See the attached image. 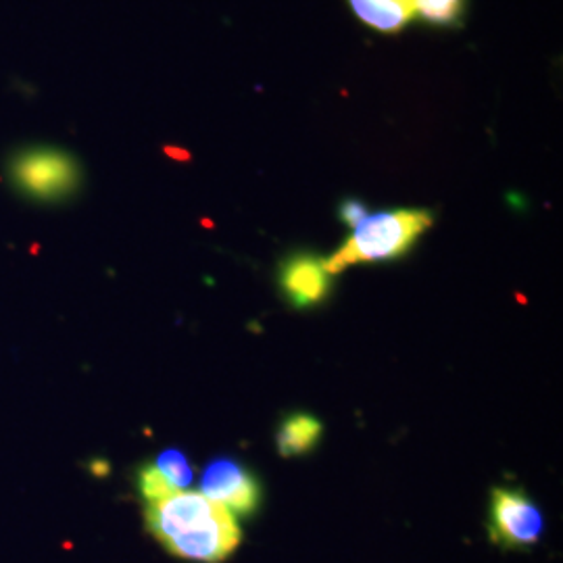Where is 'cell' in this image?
Masks as SVG:
<instances>
[{
    "instance_id": "obj_2",
    "label": "cell",
    "mask_w": 563,
    "mask_h": 563,
    "mask_svg": "<svg viewBox=\"0 0 563 563\" xmlns=\"http://www.w3.org/2000/svg\"><path fill=\"white\" fill-rule=\"evenodd\" d=\"M432 222V213L423 209H399L367 216L353 228L351 239L328 262H323L325 272L339 274L351 265L401 257Z\"/></svg>"
},
{
    "instance_id": "obj_8",
    "label": "cell",
    "mask_w": 563,
    "mask_h": 563,
    "mask_svg": "<svg viewBox=\"0 0 563 563\" xmlns=\"http://www.w3.org/2000/svg\"><path fill=\"white\" fill-rule=\"evenodd\" d=\"M322 437V423L311 416H290L286 418L278 430L276 443L284 457H295L311 451Z\"/></svg>"
},
{
    "instance_id": "obj_12",
    "label": "cell",
    "mask_w": 563,
    "mask_h": 563,
    "mask_svg": "<svg viewBox=\"0 0 563 563\" xmlns=\"http://www.w3.org/2000/svg\"><path fill=\"white\" fill-rule=\"evenodd\" d=\"M339 216H341L342 222L346 223V225L355 228L357 223L367 218V209H365V205L362 201H353L351 199V201L342 202Z\"/></svg>"
},
{
    "instance_id": "obj_7",
    "label": "cell",
    "mask_w": 563,
    "mask_h": 563,
    "mask_svg": "<svg viewBox=\"0 0 563 563\" xmlns=\"http://www.w3.org/2000/svg\"><path fill=\"white\" fill-rule=\"evenodd\" d=\"M353 13L383 34H395L416 15L413 0H349Z\"/></svg>"
},
{
    "instance_id": "obj_3",
    "label": "cell",
    "mask_w": 563,
    "mask_h": 563,
    "mask_svg": "<svg viewBox=\"0 0 563 563\" xmlns=\"http://www.w3.org/2000/svg\"><path fill=\"white\" fill-rule=\"evenodd\" d=\"M9 176L18 190L42 202L65 201L80 186V165L67 151L32 146L13 155Z\"/></svg>"
},
{
    "instance_id": "obj_6",
    "label": "cell",
    "mask_w": 563,
    "mask_h": 563,
    "mask_svg": "<svg viewBox=\"0 0 563 563\" xmlns=\"http://www.w3.org/2000/svg\"><path fill=\"white\" fill-rule=\"evenodd\" d=\"M280 284L292 305L309 307L328 297L330 274L322 260L313 255H295L282 265Z\"/></svg>"
},
{
    "instance_id": "obj_9",
    "label": "cell",
    "mask_w": 563,
    "mask_h": 563,
    "mask_svg": "<svg viewBox=\"0 0 563 563\" xmlns=\"http://www.w3.org/2000/svg\"><path fill=\"white\" fill-rule=\"evenodd\" d=\"M153 465L162 472L163 476L167 478V483L172 484L176 490H188V486L192 483V467L181 451L167 449Z\"/></svg>"
},
{
    "instance_id": "obj_11",
    "label": "cell",
    "mask_w": 563,
    "mask_h": 563,
    "mask_svg": "<svg viewBox=\"0 0 563 563\" xmlns=\"http://www.w3.org/2000/svg\"><path fill=\"white\" fill-rule=\"evenodd\" d=\"M139 488H141L142 499L146 504L157 501V499H163V497L176 493V488L167 483V478L163 476L155 465L142 467L141 474H139Z\"/></svg>"
},
{
    "instance_id": "obj_1",
    "label": "cell",
    "mask_w": 563,
    "mask_h": 563,
    "mask_svg": "<svg viewBox=\"0 0 563 563\" xmlns=\"http://www.w3.org/2000/svg\"><path fill=\"white\" fill-rule=\"evenodd\" d=\"M146 526L172 555L190 562H223L241 544L236 518L195 490H176L146 504Z\"/></svg>"
},
{
    "instance_id": "obj_10",
    "label": "cell",
    "mask_w": 563,
    "mask_h": 563,
    "mask_svg": "<svg viewBox=\"0 0 563 563\" xmlns=\"http://www.w3.org/2000/svg\"><path fill=\"white\" fill-rule=\"evenodd\" d=\"M416 13L434 25H453L463 15L465 0H413Z\"/></svg>"
},
{
    "instance_id": "obj_4",
    "label": "cell",
    "mask_w": 563,
    "mask_h": 563,
    "mask_svg": "<svg viewBox=\"0 0 563 563\" xmlns=\"http://www.w3.org/2000/svg\"><path fill=\"white\" fill-rule=\"evenodd\" d=\"M490 537L505 549H526L543 537L541 509L522 490L495 488L490 495Z\"/></svg>"
},
{
    "instance_id": "obj_5",
    "label": "cell",
    "mask_w": 563,
    "mask_h": 563,
    "mask_svg": "<svg viewBox=\"0 0 563 563\" xmlns=\"http://www.w3.org/2000/svg\"><path fill=\"white\" fill-rule=\"evenodd\" d=\"M201 493L223 505L232 516H251L260 505V486L236 462L216 460L202 474Z\"/></svg>"
}]
</instances>
